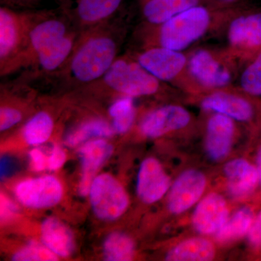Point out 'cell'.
<instances>
[{
  "label": "cell",
  "instance_id": "obj_1",
  "mask_svg": "<svg viewBox=\"0 0 261 261\" xmlns=\"http://www.w3.org/2000/svg\"><path fill=\"white\" fill-rule=\"evenodd\" d=\"M245 4L243 1L230 6L199 5L163 23L142 22L134 32V39L137 47L185 51L203 38L224 33L229 20Z\"/></svg>",
  "mask_w": 261,
  "mask_h": 261
},
{
  "label": "cell",
  "instance_id": "obj_2",
  "mask_svg": "<svg viewBox=\"0 0 261 261\" xmlns=\"http://www.w3.org/2000/svg\"><path fill=\"white\" fill-rule=\"evenodd\" d=\"M126 32V20L118 15L80 32L69 59L51 78L59 84L79 87L102 78L118 58Z\"/></svg>",
  "mask_w": 261,
  "mask_h": 261
},
{
  "label": "cell",
  "instance_id": "obj_3",
  "mask_svg": "<svg viewBox=\"0 0 261 261\" xmlns=\"http://www.w3.org/2000/svg\"><path fill=\"white\" fill-rule=\"evenodd\" d=\"M87 86L106 89L122 97H149L179 91L156 78L127 53L118 57L102 78Z\"/></svg>",
  "mask_w": 261,
  "mask_h": 261
},
{
  "label": "cell",
  "instance_id": "obj_4",
  "mask_svg": "<svg viewBox=\"0 0 261 261\" xmlns=\"http://www.w3.org/2000/svg\"><path fill=\"white\" fill-rule=\"evenodd\" d=\"M187 54L190 76L199 93L237 84L243 64L225 46L197 47Z\"/></svg>",
  "mask_w": 261,
  "mask_h": 261
},
{
  "label": "cell",
  "instance_id": "obj_5",
  "mask_svg": "<svg viewBox=\"0 0 261 261\" xmlns=\"http://www.w3.org/2000/svg\"><path fill=\"white\" fill-rule=\"evenodd\" d=\"M127 53L161 82L189 96L199 93L190 76L187 53L148 47H137Z\"/></svg>",
  "mask_w": 261,
  "mask_h": 261
},
{
  "label": "cell",
  "instance_id": "obj_6",
  "mask_svg": "<svg viewBox=\"0 0 261 261\" xmlns=\"http://www.w3.org/2000/svg\"><path fill=\"white\" fill-rule=\"evenodd\" d=\"M75 30L61 10H31L27 44L19 70L27 69L39 51Z\"/></svg>",
  "mask_w": 261,
  "mask_h": 261
},
{
  "label": "cell",
  "instance_id": "obj_7",
  "mask_svg": "<svg viewBox=\"0 0 261 261\" xmlns=\"http://www.w3.org/2000/svg\"><path fill=\"white\" fill-rule=\"evenodd\" d=\"M31 10L0 8V74H10L18 70L27 47Z\"/></svg>",
  "mask_w": 261,
  "mask_h": 261
},
{
  "label": "cell",
  "instance_id": "obj_8",
  "mask_svg": "<svg viewBox=\"0 0 261 261\" xmlns=\"http://www.w3.org/2000/svg\"><path fill=\"white\" fill-rule=\"evenodd\" d=\"M225 47L243 65L261 50V9L247 3L225 29Z\"/></svg>",
  "mask_w": 261,
  "mask_h": 261
},
{
  "label": "cell",
  "instance_id": "obj_9",
  "mask_svg": "<svg viewBox=\"0 0 261 261\" xmlns=\"http://www.w3.org/2000/svg\"><path fill=\"white\" fill-rule=\"evenodd\" d=\"M205 111L219 113L235 121L250 123L257 116L259 98L247 93L237 84L190 96Z\"/></svg>",
  "mask_w": 261,
  "mask_h": 261
},
{
  "label": "cell",
  "instance_id": "obj_10",
  "mask_svg": "<svg viewBox=\"0 0 261 261\" xmlns=\"http://www.w3.org/2000/svg\"><path fill=\"white\" fill-rule=\"evenodd\" d=\"M123 0H58L59 9L79 32L106 23L118 15Z\"/></svg>",
  "mask_w": 261,
  "mask_h": 261
},
{
  "label": "cell",
  "instance_id": "obj_11",
  "mask_svg": "<svg viewBox=\"0 0 261 261\" xmlns=\"http://www.w3.org/2000/svg\"><path fill=\"white\" fill-rule=\"evenodd\" d=\"M90 198L94 213L105 220L119 217L128 205V196L123 187L108 174L101 175L92 182Z\"/></svg>",
  "mask_w": 261,
  "mask_h": 261
},
{
  "label": "cell",
  "instance_id": "obj_12",
  "mask_svg": "<svg viewBox=\"0 0 261 261\" xmlns=\"http://www.w3.org/2000/svg\"><path fill=\"white\" fill-rule=\"evenodd\" d=\"M79 34L80 32L76 30L72 31L65 37L39 51L27 68L28 73H24L23 80L28 82L46 76L51 78L56 75L69 59Z\"/></svg>",
  "mask_w": 261,
  "mask_h": 261
},
{
  "label": "cell",
  "instance_id": "obj_13",
  "mask_svg": "<svg viewBox=\"0 0 261 261\" xmlns=\"http://www.w3.org/2000/svg\"><path fill=\"white\" fill-rule=\"evenodd\" d=\"M191 113L176 104H169L151 111L141 123L142 135L158 138L188 128L192 123Z\"/></svg>",
  "mask_w": 261,
  "mask_h": 261
},
{
  "label": "cell",
  "instance_id": "obj_14",
  "mask_svg": "<svg viewBox=\"0 0 261 261\" xmlns=\"http://www.w3.org/2000/svg\"><path fill=\"white\" fill-rule=\"evenodd\" d=\"M205 123V147L214 161L224 159L229 152L237 133L234 120L219 113L211 112Z\"/></svg>",
  "mask_w": 261,
  "mask_h": 261
},
{
  "label": "cell",
  "instance_id": "obj_15",
  "mask_svg": "<svg viewBox=\"0 0 261 261\" xmlns=\"http://www.w3.org/2000/svg\"><path fill=\"white\" fill-rule=\"evenodd\" d=\"M205 175L196 170H188L180 175L173 184L168 197V208L179 214L195 205L205 191Z\"/></svg>",
  "mask_w": 261,
  "mask_h": 261
},
{
  "label": "cell",
  "instance_id": "obj_16",
  "mask_svg": "<svg viewBox=\"0 0 261 261\" xmlns=\"http://www.w3.org/2000/svg\"><path fill=\"white\" fill-rule=\"evenodd\" d=\"M16 196L27 207H51L61 200L63 190L60 182L53 176L27 180L16 188Z\"/></svg>",
  "mask_w": 261,
  "mask_h": 261
},
{
  "label": "cell",
  "instance_id": "obj_17",
  "mask_svg": "<svg viewBox=\"0 0 261 261\" xmlns=\"http://www.w3.org/2000/svg\"><path fill=\"white\" fill-rule=\"evenodd\" d=\"M170 178L159 161L147 159L143 161L139 171L137 193L146 203L157 202L168 191Z\"/></svg>",
  "mask_w": 261,
  "mask_h": 261
},
{
  "label": "cell",
  "instance_id": "obj_18",
  "mask_svg": "<svg viewBox=\"0 0 261 261\" xmlns=\"http://www.w3.org/2000/svg\"><path fill=\"white\" fill-rule=\"evenodd\" d=\"M227 204L222 196L211 193L206 196L196 207L193 224L197 231L203 234L218 232L227 221Z\"/></svg>",
  "mask_w": 261,
  "mask_h": 261
},
{
  "label": "cell",
  "instance_id": "obj_19",
  "mask_svg": "<svg viewBox=\"0 0 261 261\" xmlns=\"http://www.w3.org/2000/svg\"><path fill=\"white\" fill-rule=\"evenodd\" d=\"M142 23L158 25L167 21L199 5H208L207 0H140Z\"/></svg>",
  "mask_w": 261,
  "mask_h": 261
},
{
  "label": "cell",
  "instance_id": "obj_20",
  "mask_svg": "<svg viewBox=\"0 0 261 261\" xmlns=\"http://www.w3.org/2000/svg\"><path fill=\"white\" fill-rule=\"evenodd\" d=\"M113 152V147L104 140L89 142L81 149L82 159V178L80 192L82 195L88 193L92 186L94 175L105 161L109 159Z\"/></svg>",
  "mask_w": 261,
  "mask_h": 261
},
{
  "label": "cell",
  "instance_id": "obj_21",
  "mask_svg": "<svg viewBox=\"0 0 261 261\" xmlns=\"http://www.w3.org/2000/svg\"><path fill=\"white\" fill-rule=\"evenodd\" d=\"M228 178V189L235 197H243L255 189L258 180L256 168L243 159L230 161L224 168Z\"/></svg>",
  "mask_w": 261,
  "mask_h": 261
},
{
  "label": "cell",
  "instance_id": "obj_22",
  "mask_svg": "<svg viewBox=\"0 0 261 261\" xmlns=\"http://www.w3.org/2000/svg\"><path fill=\"white\" fill-rule=\"evenodd\" d=\"M43 242L51 251L62 257H67L73 249L72 233L63 223L53 218L44 221L42 226Z\"/></svg>",
  "mask_w": 261,
  "mask_h": 261
},
{
  "label": "cell",
  "instance_id": "obj_23",
  "mask_svg": "<svg viewBox=\"0 0 261 261\" xmlns=\"http://www.w3.org/2000/svg\"><path fill=\"white\" fill-rule=\"evenodd\" d=\"M214 245L204 238H192L173 247L166 260L171 261H207L215 257Z\"/></svg>",
  "mask_w": 261,
  "mask_h": 261
},
{
  "label": "cell",
  "instance_id": "obj_24",
  "mask_svg": "<svg viewBox=\"0 0 261 261\" xmlns=\"http://www.w3.org/2000/svg\"><path fill=\"white\" fill-rule=\"evenodd\" d=\"M252 220L251 209L247 207L240 209L220 228L216 238L221 243H229L242 238L251 228Z\"/></svg>",
  "mask_w": 261,
  "mask_h": 261
},
{
  "label": "cell",
  "instance_id": "obj_25",
  "mask_svg": "<svg viewBox=\"0 0 261 261\" xmlns=\"http://www.w3.org/2000/svg\"><path fill=\"white\" fill-rule=\"evenodd\" d=\"M54 121L49 113L40 111L31 118L23 128V137L29 145L44 143L50 137Z\"/></svg>",
  "mask_w": 261,
  "mask_h": 261
},
{
  "label": "cell",
  "instance_id": "obj_26",
  "mask_svg": "<svg viewBox=\"0 0 261 261\" xmlns=\"http://www.w3.org/2000/svg\"><path fill=\"white\" fill-rule=\"evenodd\" d=\"M113 127L102 119H92L84 122L75 127L67 135L65 143L69 146H75L84 141L94 137H111L113 135Z\"/></svg>",
  "mask_w": 261,
  "mask_h": 261
},
{
  "label": "cell",
  "instance_id": "obj_27",
  "mask_svg": "<svg viewBox=\"0 0 261 261\" xmlns=\"http://www.w3.org/2000/svg\"><path fill=\"white\" fill-rule=\"evenodd\" d=\"M237 85L252 96L261 98V50L243 65Z\"/></svg>",
  "mask_w": 261,
  "mask_h": 261
},
{
  "label": "cell",
  "instance_id": "obj_28",
  "mask_svg": "<svg viewBox=\"0 0 261 261\" xmlns=\"http://www.w3.org/2000/svg\"><path fill=\"white\" fill-rule=\"evenodd\" d=\"M109 114L113 118L114 132L126 133L133 126L137 114L133 98L123 97L117 99L110 108Z\"/></svg>",
  "mask_w": 261,
  "mask_h": 261
},
{
  "label": "cell",
  "instance_id": "obj_29",
  "mask_svg": "<svg viewBox=\"0 0 261 261\" xmlns=\"http://www.w3.org/2000/svg\"><path fill=\"white\" fill-rule=\"evenodd\" d=\"M135 245L128 236L121 233H113L108 237L104 245L106 260L127 261L133 258Z\"/></svg>",
  "mask_w": 261,
  "mask_h": 261
},
{
  "label": "cell",
  "instance_id": "obj_30",
  "mask_svg": "<svg viewBox=\"0 0 261 261\" xmlns=\"http://www.w3.org/2000/svg\"><path fill=\"white\" fill-rule=\"evenodd\" d=\"M49 251L45 247L41 246L39 244L32 242L30 245L25 247L23 250L17 252L13 257V260L15 261H49L57 260L56 255Z\"/></svg>",
  "mask_w": 261,
  "mask_h": 261
},
{
  "label": "cell",
  "instance_id": "obj_31",
  "mask_svg": "<svg viewBox=\"0 0 261 261\" xmlns=\"http://www.w3.org/2000/svg\"><path fill=\"white\" fill-rule=\"evenodd\" d=\"M23 118V114L20 111L12 108L1 107L0 109V130L9 129L15 125L18 124Z\"/></svg>",
  "mask_w": 261,
  "mask_h": 261
},
{
  "label": "cell",
  "instance_id": "obj_32",
  "mask_svg": "<svg viewBox=\"0 0 261 261\" xmlns=\"http://www.w3.org/2000/svg\"><path fill=\"white\" fill-rule=\"evenodd\" d=\"M2 6L19 10H32L42 0H0Z\"/></svg>",
  "mask_w": 261,
  "mask_h": 261
},
{
  "label": "cell",
  "instance_id": "obj_33",
  "mask_svg": "<svg viewBox=\"0 0 261 261\" xmlns=\"http://www.w3.org/2000/svg\"><path fill=\"white\" fill-rule=\"evenodd\" d=\"M65 154L61 148L58 147H55L51 151L50 157L48 161L47 167L50 170H57L63 166L65 163Z\"/></svg>",
  "mask_w": 261,
  "mask_h": 261
},
{
  "label": "cell",
  "instance_id": "obj_34",
  "mask_svg": "<svg viewBox=\"0 0 261 261\" xmlns=\"http://www.w3.org/2000/svg\"><path fill=\"white\" fill-rule=\"evenodd\" d=\"M32 161V166L35 171H41L45 169L48 166V161L45 156L39 149H33L30 152Z\"/></svg>",
  "mask_w": 261,
  "mask_h": 261
},
{
  "label": "cell",
  "instance_id": "obj_35",
  "mask_svg": "<svg viewBox=\"0 0 261 261\" xmlns=\"http://www.w3.org/2000/svg\"><path fill=\"white\" fill-rule=\"evenodd\" d=\"M249 239L254 245L261 246V213L250 228Z\"/></svg>",
  "mask_w": 261,
  "mask_h": 261
},
{
  "label": "cell",
  "instance_id": "obj_36",
  "mask_svg": "<svg viewBox=\"0 0 261 261\" xmlns=\"http://www.w3.org/2000/svg\"><path fill=\"white\" fill-rule=\"evenodd\" d=\"M16 212L15 206L12 203L11 201L8 200L5 195H1V218L5 220L9 219Z\"/></svg>",
  "mask_w": 261,
  "mask_h": 261
},
{
  "label": "cell",
  "instance_id": "obj_37",
  "mask_svg": "<svg viewBox=\"0 0 261 261\" xmlns=\"http://www.w3.org/2000/svg\"><path fill=\"white\" fill-rule=\"evenodd\" d=\"M207 4L216 6H230L242 3L243 0H207Z\"/></svg>",
  "mask_w": 261,
  "mask_h": 261
},
{
  "label": "cell",
  "instance_id": "obj_38",
  "mask_svg": "<svg viewBox=\"0 0 261 261\" xmlns=\"http://www.w3.org/2000/svg\"><path fill=\"white\" fill-rule=\"evenodd\" d=\"M257 172H258L259 178H260L261 182V147L260 150H259L258 154H257Z\"/></svg>",
  "mask_w": 261,
  "mask_h": 261
},
{
  "label": "cell",
  "instance_id": "obj_39",
  "mask_svg": "<svg viewBox=\"0 0 261 261\" xmlns=\"http://www.w3.org/2000/svg\"><path fill=\"white\" fill-rule=\"evenodd\" d=\"M137 2L140 1V0H137Z\"/></svg>",
  "mask_w": 261,
  "mask_h": 261
}]
</instances>
